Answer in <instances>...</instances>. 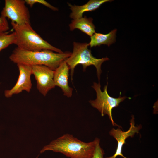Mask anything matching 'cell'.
<instances>
[{"label": "cell", "instance_id": "obj_14", "mask_svg": "<svg viewBox=\"0 0 158 158\" xmlns=\"http://www.w3.org/2000/svg\"><path fill=\"white\" fill-rule=\"evenodd\" d=\"M16 35L13 32L9 33L6 32L0 34V51L12 44H15Z\"/></svg>", "mask_w": 158, "mask_h": 158}, {"label": "cell", "instance_id": "obj_9", "mask_svg": "<svg viewBox=\"0 0 158 158\" xmlns=\"http://www.w3.org/2000/svg\"><path fill=\"white\" fill-rule=\"evenodd\" d=\"M130 124L129 129L126 131H123L120 128L117 129L113 128L109 131L110 135L113 136L117 141V145L115 154L111 156L106 158H116L119 156L124 158H127L122 153L123 147L126 143L125 141L129 137H133L135 133H139L140 130L142 128L140 125L136 126H135L134 117L133 115L132 116Z\"/></svg>", "mask_w": 158, "mask_h": 158}, {"label": "cell", "instance_id": "obj_10", "mask_svg": "<svg viewBox=\"0 0 158 158\" xmlns=\"http://www.w3.org/2000/svg\"><path fill=\"white\" fill-rule=\"evenodd\" d=\"M69 68L65 61L62 62L54 71V80L56 86L60 87L63 95L68 97L72 95L73 89L69 87L68 83Z\"/></svg>", "mask_w": 158, "mask_h": 158}, {"label": "cell", "instance_id": "obj_6", "mask_svg": "<svg viewBox=\"0 0 158 158\" xmlns=\"http://www.w3.org/2000/svg\"><path fill=\"white\" fill-rule=\"evenodd\" d=\"M23 0H5L1 16L18 25L30 24V14Z\"/></svg>", "mask_w": 158, "mask_h": 158}, {"label": "cell", "instance_id": "obj_4", "mask_svg": "<svg viewBox=\"0 0 158 158\" xmlns=\"http://www.w3.org/2000/svg\"><path fill=\"white\" fill-rule=\"evenodd\" d=\"M89 46L88 43L73 42V51L71 56L65 60L70 70L71 80L75 68L80 64L82 66L83 71H85L88 66H94L96 68L99 82H100L102 64L109 59L107 57L97 59L94 57L91 50L88 49Z\"/></svg>", "mask_w": 158, "mask_h": 158}, {"label": "cell", "instance_id": "obj_15", "mask_svg": "<svg viewBox=\"0 0 158 158\" xmlns=\"http://www.w3.org/2000/svg\"><path fill=\"white\" fill-rule=\"evenodd\" d=\"M25 1L26 4L29 5L31 7H32L35 4L38 3L45 6L53 11H58V10L57 8L53 6L44 0H25Z\"/></svg>", "mask_w": 158, "mask_h": 158}, {"label": "cell", "instance_id": "obj_3", "mask_svg": "<svg viewBox=\"0 0 158 158\" xmlns=\"http://www.w3.org/2000/svg\"><path fill=\"white\" fill-rule=\"evenodd\" d=\"M16 35L15 44L18 48L31 51L48 49L56 52H63L61 50L44 40L33 30L30 24L18 25L11 22Z\"/></svg>", "mask_w": 158, "mask_h": 158}, {"label": "cell", "instance_id": "obj_1", "mask_svg": "<svg viewBox=\"0 0 158 158\" xmlns=\"http://www.w3.org/2000/svg\"><path fill=\"white\" fill-rule=\"evenodd\" d=\"M71 54L68 52H54L48 49L31 51L17 47L13 51L9 58L11 61L16 64L20 63L31 66L44 65L54 71Z\"/></svg>", "mask_w": 158, "mask_h": 158}, {"label": "cell", "instance_id": "obj_2", "mask_svg": "<svg viewBox=\"0 0 158 158\" xmlns=\"http://www.w3.org/2000/svg\"><path fill=\"white\" fill-rule=\"evenodd\" d=\"M97 138L91 142L86 143L72 135L66 134L52 141L41 151L51 150L62 153L71 158H91L93 155Z\"/></svg>", "mask_w": 158, "mask_h": 158}, {"label": "cell", "instance_id": "obj_7", "mask_svg": "<svg viewBox=\"0 0 158 158\" xmlns=\"http://www.w3.org/2000/svg\"><path fill=\"white\" fill-rule=\"evenodd\" d=\"M32 74L36 81L37 88L43 96L55 87L54 80V71L44 65L32 66Z\"/></svg>", "mask_w": 158, "mask_h": 158}, {"label": "cell", "instance_id": "obj_12", "mask_svg": "<svg viewBox=\"0 0 158 158\" xmlns=\"http://www.w3.org/2000/svg\"><path fill=\"white\" fill-rule=\"evenodd\" d=\"M92 21V18H87L85 16L84 17L73 19L69 25L70 30L72 31L77 29L91 37L95 33V27Z\"/></svg>", "mask_w": 158, "mask_h": 158}, {"label": "cell", "instance_id": "obj_18", "mask_svg": "<svg viewBox=\"0 0 158 158\" xmlns=\"http://www.w3.org/2000/svg\"><path fill=\"white\" fill-rule=\"evenodd\" d=\"M0 84H1V83H0Z\"/></svg>", "mask_w": 158, "mask_h": 158}, {"label": "cell", "instance_id": "obj_17", "mask_svg": "<svg viewBox=\"0 0 158 158\" xmlns=\"http://www.w3.org/2000/svg\"><path fill=\"white\" fill-rule=\"evenodd\" d=\"M9 29L6 18L0 16V34L6 32Z\"/></svg>", "mask_w": 158, "mask_h": 158}, {"label": "cell", "instance_id": "obj_13", "mask_svg": "<svg viewBox=\"0 0 158 158\" xmlns=\"http://www.w3.org/2000/svg\"><path fill=\"white\" fill-rule=\"evenodd\" d=\"M117 29H114L107 34L95 33L90 37V40L89 44L90 48L102 44H106L109 46L116 41Z\"/></svg>", "mask_w": 158, "mask_h": 158}, {"label": "cell", "instance_id": "obj_8", "mask_svg": "<svg viewBox=\"0 0 158 158\" xmlns=\"http://www.w3.org/2000/svg\"><path fill=\"white\" fill-rule=\"evenodd\" d=\"M17 64L19 73L18 78L16 84L11 89L4 91V95L6 98L11 97L13 95L18 94L23 91L30 92L32 89V66L20 63Z\"/></svg>", "mask_w": 158, "mask_h": 158}, {"label": "cell", "instance_id": "obj_5", "mask_svg": "<svg viewBox=\"0 0 158 158\" xmlns=\"http://www.w3.org/2000/svg\"><path fill=\"white\" fill-rule=\"evenodd\" d=\"M108 83L104 88V91L101 90L100 82L98 83L94 82L92 87L95 90L96 93V98L94 100H90L89 102L94 108L97 109L101 113L102 116L107 115L111 120L112 125L118 126H120L116 123L114 121L112 114L113 108L119 106L120 103L123 101L127 97L126 96L115 98L110 96L107 92Z\"/></svg>", "mask_w": 158, "mask_h": 158}, {"label": "cell", "instance_id": "obj_16", "mask_svg": "<svg viewBox=\"0 0 158 158\" xmlns=\"http://www.w3.org/2000/svg\"><path fill=\"white\" fill-rule=\"evenodd\" d=\"M104 150L100 146L99 139L97 138L94 152L91 158H104Z\"/></svg>", "mask_w": 158, "mask_h": 158}, {"label": "cell", "instance_id": "obj_11", "mask_svg": "<svg viewBox=\"0 0 158 158\" xmlns=\"http://www.w3.org/2000/svg\"><path fill=\"white\" fill-rule=\"evenodd\" d=\"M112 1L110 0H90L85 4L81 6L72 5L68 3L71 12L70 17L73 19L83 17V14L86 12L94 11L98 8L103 4Z\"/></svg>", "mask_w": 158, "mask_h": 158}]
</instances>
